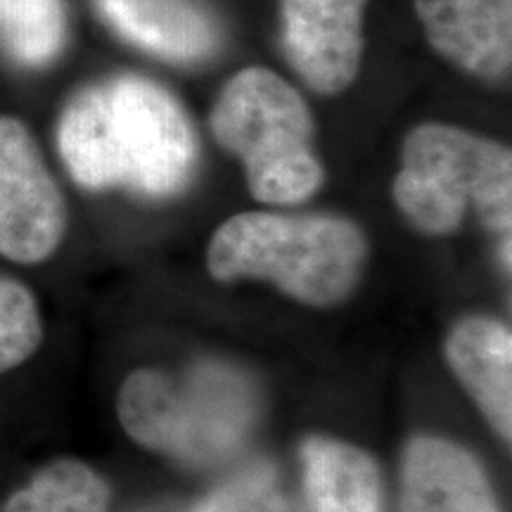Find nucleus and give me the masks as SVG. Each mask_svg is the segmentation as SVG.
Returning <instances> with one entry per match:
<instances>
[{"instance_id":"9","label":"nucleus","mask_w":512,"mask_h":512,"mask_svg":"<svg viewBox=\"0 0 512 512\" xmlns=\"http://www.w3.org/2000/svg\"><path fill=\"white\" fill-rule=\"evenodd\" d=\"M403 512H498L489 477L456 441L420 434L401 458Z\"/></svg>"},{"instance_id":"3","label":"nucleus","mask_w":512,"mask_h":512,"mask_svg":"<svg viewBox=\"0 0 512 512\" xmlns=\"http://www.w3.org/2000/svg\"><path fill=\"white\" fill-rule=\"evenodd\" d=\"M209 128L245 166L254 200L292 207L316 195L325 181L309 105L271 69L247 67L235 74L211 107Z\"/></svg>"},{"instance_id":"11","label":"nucleus","mask_w":512,"mask_h":512,"mask_svg":"<svg viewBox=\"0 0 512 512\" xmlns=\"http://www.w3.org/2000/svg\"><path fill=\"white\" fill-rule=\"evenodd\" d=\"M128 43L169 62H200L219 48V27L197 0H95Z\"/></svg>"},{"instance_id":"6","label":"nucleus","mask_w":512,"mask_h":512,"mask_svg":"<svg viewBox=\"0 0 512 512\" xmlns=\"http://www.w3.org/2000/svg\"><path fill=\"white\" fill-rule=\"evenodd\" d=\"M67 204L34 136L19 119L0 117V254L41 264L62 245Z\"/></svg>"},{"instance_id":"15","label":"nucleus","mask_w":512,"mask_h":512,"mask_svg":"<svg viewBox=\"0 0 512 512\" xmlns=\"http://www.w3.org/2000/svg\"><path fill=\"white\" fill-rule=\"evenodd\" d=\"M43 342V320L27 287L0 278V375L22 366Z\"/></svg>"},{"instance_id":"7","label":"nucleus","mask_w":512,"mask_h":512,"mask_svg":"<svg viewBox=\"0 0 512 512\" xmlns=\"http://www.w3.org/2000/svg\"><path fill=\"white\" fill-rule=\"evenodd\" d=\"M368 0H280V46L313 93H344L361 72Z\"/></svg>"},{"instance_id":"14","label":"nucleus","mask_w":512,"mask_h":512,"mask_svg":"<svg viewBox=\"0 0 512 512\" xmlns=\"http://www.w3.org/2000/svg\"><path fill=\"white\" fill-rule=\"evenodd\" d=\"M67 12L62 0H0V46L24 67H43L62 53Z\"/></svg>"},{"instance_id":"2","label":"nucleus","mask_w":512,"mask_h":512,"mask_svg":"<svg viewBox=\"0 0 512 512\" xmlns=\"http://www.w3.org/2000/svg\"><path fill=\"white\" fill-rule=\"evenodd\" d=\"M368 256L363 228L342 216L245 211L211 235L207 268L219 283L266 280L294 302L332 309L356 292Z\"/></svg>"},{"instance_id":"16","label":"nucleus","mask_w":512,"mask_h":512,"mask_svg":"<svg viewBox=\"0 0 512 512\" xmlns=\"http://www.w3.org/2000/svg\"><path fill=\"white\" fill-rule=\"evenodd\" d=\"M195 512H299V508L271 472L254 470L221 486Z\"/></svg>"},{"instance_id":"8","label":"nucleus","mask_w":512,"mask_h":512,"mask_svg":"<svg viewBox=\"0 0 512 512\" xmlns=\"http://www.w3.org/2000/svg\"><path fill=\"white\" fill-rule=\"evenodd\" d=\"M427 43L460 72L503 86L512 69V0H413Z\"/></svg>"},{"instance_id":"4","label":"nucleus","mask_w":512,"mask_h":512,"mask_svg":"<svg viewBox=\"0 0 512 512\" xmlns=\"http://www.w3.org/2000/svg\"><path fill=\"white\" fill-rule=\"evenodd\" d=\"M392 200L411 226L430 238L456 233L467 211H475L491 233L510 238V147L451 124L415 126L403 140Z\"/></svg>"},{"instance_id":"10","label":"nucleus","mask_w":512,"mask_h":512,"mask_svg":"<svg viewBox=\"0 0 512 512\" xmlns=\"http://www.w3.org/2000/svg\"><path fill=\"white\" fill-rule=\"evenodd\" d=\"M444 356L460 387L475 401L496 437L512 439V332L486 316L458 320L444 342Z\"/></svg>"},{"instance_id":"5","label":"nucleus","mask_w":512,"mask_h":512,"mask_svg":"<svg viewBox=\"0 0 512 512\" xmlns=\"http://www.w3.org/2000/svg\"><path fill=\"white\" fill-rule=\"evenodd\" d=\"M117 413L128 437L150 451L211 458L240 439L247 401L219 373H197L185 389L155 368H140L121 384Z\"/></svg>"},{"instance_id":"13","label":"nucleus","mask_w":512,"mask_h":512,"mask_svg":"<svg viewBox=\"0 0 512 512\" xmlns=\"http://www.w3.org/2000/svg\"><path fill=\"white\" fill-rule=\"evenodd\" d=\"M110 486L93 467L74 458L55 460L12 494L0 512H107Z\"/></svg>"},{"instance_id":"1","label":"nucleus","mask_w":512,"mask_h":512,"mask_svg":"<svg viewBox=\"0 0 512 512\" xmlns=\"http://www.w3.org/2000/svg\"><path fill=\"white\" fill-rule=\"evenodd\" d=\"M57 147L83 188H128L147 197L176 195L197 159L183 107L159 83L136 74L76 93L60 117Z\"/></svg>"},{"instance_id":"12","label":"nucleus","mask_w":512,"mask_h":512,"mask_svg":"<svg viewBox=\"0 0 512 512\" xmlns=\"http://www.w3.org/2000/svg\"><path fill=\"white\" fill-rule=\"evenodd\" d=\"M302 465L316 512H382L380 470L363 448L335 437H309Z\"/></svg>"}]
</instances>
